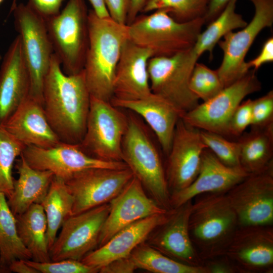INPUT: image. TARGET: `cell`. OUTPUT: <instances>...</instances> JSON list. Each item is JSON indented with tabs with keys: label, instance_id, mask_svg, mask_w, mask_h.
Instances as JSON below:
<instances>
[{
	"label": "cell",
	"instance_id": "1",
	"mask_svg": "<svg viewBox=\"0 0 273 273\" xmlns=\"http://www.w3.org/2000/svg\"><path fill=\"white\" fill-rule=\"evenodd\" d=\"M42 95L47 118L60 141L80 144L85 132L90 101L83 70L73 75L65 74L53 54Z\"/></svg>",
	"mask_w": 273,
	"mask_h": 273
},
{
	"label": "cell",
	"instance_id": "2",
	"mask_svg": "<svg viewBox=\"0 0 273 273\" xmlns=\"http://www.w3.org/2000/svg\"><path fill=\"white\" fill-rule=\"evenodd\" d=\"M88 44L83 71L92 97L110 102L116 68L123 47L128 39L127 25L111 17L88 13Z\"/></svg>",
	"mask_w": 273,
	"mask_h": 273
},
{
	"label": "cell",
	"instance_id": "3",
	"mask_svg": "<svg viewBox=\"0 0 273 273\" xmlns=\"http://www.w3.org/2000/svg\"><path fill=\"white\" fill-rule=\"evenodd\" d=\"M194 198L189 220L194 247L202 260L225 254L239 226L226 194L204 193Z\"/></svg>",
	"mask_w": 273,
	"mask_h": 273
},
{
	"label": "cell",
	"instance_id": "4",
	"mask_svg": "<svg viewBox=\"0 0 273 273\" xmlns=\"http://www.w3.org/2000/svg\"><path fill=\"white\" fill-rule=\"evenodd\" d=\"M205 24L204 17L178 22L166 11L138 15L127 25L128 40L151 51L153 57L170 56L191 48Z\"/></svg>",
	"mask_w": 273,
	"mask_h": 273
},
{
	"label": "cell",
	"instance_id": "5",
	"mask_svg": "<svg viewBox=\"0 0 273 273\" xmlns=\"http://www.w3.org/2000/svg\"><path fill=\"white\" fill-rule=\"evenodd\" d=\"M122 160L160 206L170 210V194L160 155L135 118H128L122 142Z\"/></svg>",
	"mask_w": 273,
	"mask_h": 273
},
{
	"label": "cell",
	"instance_id": "6",
	"mask_svg": "<svg viewBox=\"0 0 273 273\" xmlns=\"http://www.w3.org/2000/svg\"><path fill=\"white\" fill-rule=\"evenodd\" d=\"M88 13L84 0H68L58 14L45 19L54 54L67 75L83 70L88 44Z\"/></svg>",
	"mask_w": 273,
	"mask_h": 273
},
{
	"label": "cell",
	"instance_id": "7",
	"mask_svg": "<svg viewBox=\"0 0 273 273\" xmlns=\"http://www.w3.org/2000/svg\"><path fill=\"white\" fill-rule=\"evenodd\" d=\"M11 12L29 72V95L43 104V82L54 54L46 20L27 4H16Z\"/></svg>",
	"mask_w": 273,
	"mask_h": 273
},
{
	"label": "cell",
	"instance_id": "8",
	"mask_svg": "<svg viewBox=\"0 0 273 273\" xmlns=\"http://www.w3.org/2000/svg\"><path fill=\"white\" fill-rule=\"evenodd\" d=\"M197 62L190 49L170 56L152 57L148 63L151 92L170 102L183 114L195 108L199 99L191 92L189 81Z\"/></svg>",
	"mask_w": 273,
	"mask_h": 273
},
{
	"label": "cell",
	"instance_id": "9",
	"mask_svg": "<svg viewBox=\"0 0 273 273\" xmlns=\"http://www.w3.org/2000/svg\"><path fill=\"white\" fill-rule=\"evenodd\" d=\"M127 124L128 118L110 102L90 96L86 130L79 144L95 158L122 161V142Z\"/></svg>",
	"mask_w": 273,
	"mask_h": 273
},
{
	"label": "cell",
	"instance_id": "10",
	"mask_svg": "<svg viewBox=\"0 0 273 273\" xmlns=\"http://www.w3.org/2000/svg\"><path fill=\"white\" fill-rule=\"evenodd\" d=\"M255 71L250 70L244 76L224 87L213 97L185 113L181 119L199 129L214 132L225 138L229 136L230 120L237 107L246 97L261 88Z\"/></svg>",
	"mask_w": 273,
	"mask_h": 273
},
{
	"label": "cell",
	"instance_id": "11",
	"mask_svg": "<svg viewBox=\"0 0 273 273\" xmlns=\"http://www.w3.org/2000/svg\"><path fill=\"white\" fill-rule=\"evenodd\" d=\"M249 1L254 8L252 20L241 30L227 33L217 43L223 52V58L216 70L224 87L250 70L245 57L259 33L273 24V0Z\"/></svg>",
	"mask_w": 273,
	"mask_h": 273
},
{
	"label": "cell",
	"instance_id": "12",
	"mask_svg": "<svg viewBox=\"0 0 273 273\" xmlns=\"http://www.w3.org/2000/svg\"><path fill=\"white\" fill-rule=\"evenodd\" d=\"M225 194L239 226L272 225L273 165L249 174Z\"/></svg>",
	"mask_w": 273,
	"mask_h": 273
},
{
	"label": "cell",
	"instance_id": "13",
	"mask_svg": "<svg viewBox=\"0 0 273 273\" xmlns=\"http://www.w3.org/2000/svg\"><path fill=\"white\" fill-rule=\"evenodd\" d=\"M109 203L69 216L50 250L51 261L71 259L81 261L98 245Z\"/></svg>",
	"mask_w": 273,
	"mask_h": 273
},
{
	"label": "cell",
	"instance_id": "14",
	"mask_svg": "<svg viewBox=\"0 0 273 273\" xmlns=\"http://www.w3.org/2000/svg\"><path fill=\"white\" fill-rule=\"evenodd\" d=\"M133 176L128 167L93 168L74 173L64 180L73 199L71 215L109 203Z\"/></svg>",
	"mask_w": 273,
	"mask_h": 273
},
{
	"label": "cell",
	"instance_id": "15",
	"mask_svg": "<svg viewBox=\"0 0 273 273\" xmlns=\"http://www.w3.org/2000/svg\"><path fill=\"white\" fill-rule=\"evenodd\" d=\"M21 155L32 168L50 171L64 180L74 173L87 169L128 167L123 161H106L92 157L85 153L79 144L61 142L48 148L26 146Z\"/></svg>",
	"mask_w": 273,
	"mask_h": 273
},
{
	"label": "cell",
	"instance_id": "16",
	"mask_svg": "<svg viewBox=\"0 0 273 273\" xmlns=\"http://www.w3.org/2000/svg\"><path fill=\"white\" fill-rule=\"evenodd\" d=\"M205 148L207 147L202 140L200 129L180 118L167 155L165 174L170 194L186 188L195 180Z\"/></svg>",
	"mask_w": 273,
	"mask_h": 273
},
{
	"label": "cell",
	"instance_id": "17",
	"mask_svg": "<svg viewBox=\"0 0 273 273\" xmlns=\"http://www.w3.org/2000/svg\"><path fill=\"white\" fill-rule=\"evenodd\" d=\"M109 203V212L100 234L99 247L130 224L147 217L169 211L148 197L141 183L134 175Z\"/></svg>",
	"mask_w": 273,
	"mask_h": 273
},
{
	"label": "cell",
	"instance_id": "18",
	"mask_svg": "<svg viewBox=\"0 0 273 273\" xmlns=\"http://www.w3.org/2000/svg\"><path fill=\"white\" fill-rule=\"evenodd\" d=\"M225 254L240 273H272V225L239 226Z\"/></svg>",
	"mask_w": 273,
	"mask_h": 273
},
{
	"label": "cell",
	"instance_id": "19",
	"mask_svg": "<svg viewBox=\"0 0 273 273\" xmlns=\"http://www.w3.org/2000/svg\"><path fill=\"white\" fill-rule=\"evenodd\" d=\"M192 200L172 209L171 214L162 224L155 229L146 240L149 245L175 260L194 266H202L191 241L189 220Z\"/></svg>",
	"mask_w": 273,
	"mask_h": 273
},
{
	"label": "cell",
	"instance_id": "20",
	"mask_svg": "<svg viewBox=\"0 0 273 273\" xmlns=\"http://www.w3.org/2000/svg\"><path fill=\"white\" fill-rule=\"evenodd\" d=\"M249 174L241 167L224 165L208 148H205L197 176L186 188L170 194L171 207L177 208L204 193H226Z\"/></svg>",
	"mask_w": 273,
	"mask_h": 273
},
{
	"label": "cell",
	"instance_id": "21",
	"mask_svg": "<svg viewBox=\"0 0 273 273\" xmlns=\"http://www.w3.org/2000/svg\"><path fill=\"white\" fill-rule=\"evenodd\" d=\"M30 78L18 35L5 54L0 67V124L4 125L29 96Z\"/></svg>",
	"mask_w": 273,
	"mask_h": 273
},
{
	"label": "cell",
	"instance_id": "22",
	"mask_svg": "<svg viewBox=\"0 0 273 273\" xmlns=\"http://www.w3.org/2000/svg\"><path fill=\"white\" fill-rule=\"evenodd\" d=\"M152 57L150 50L126 41L116 68L112 99L134 100L152 93L148 72Z\"/></svg>",
	"mask_w": 273,
	"mask_h": 273
},
{
	"label": "cell",
	"instance_id": "23",
	"mask_svg": "<svg viewBox=\"0 0 273 273\" xmlns=\"http://www.w3.org/2000/svg\"><path fill=\"white\" fill-rule=\"evenodd\" d=\"M172 209L165 213L147 217L124 228L81 261L99 271L100 268L112 260L129 256L136 246L146 241L155 229L167 220Z\"/></svg>",
	"mask_w": 273,
	"mask_h": 273
},
{
	"label": "cell",
	"instance_id": "24",
	"mask_svg": "<svg viewBox=\"0 0 273 273\" xmlns=\"http://www.w3.org/2000/svg\"><path fill=\"white\" fill-rule=\"evenodd\" d=\"M111 103L142 117L155 134L164 153L167 155L176 124L183 113L170 102L152 92L141 99L121 100L112 99Z\"/></svg>",
	"mask_w": 273,
	"mask_h": 273
},
{
	"label": "cell",
	"instance_id": "25",
	"mask_svg": "<svg viewBox=\"0 0 273 273\" xmlns=\"http://www.w3.org/2000/svg\"><path fill=\"white\" fill-rule=\"evenodd\" d=\"M3 125L26 146L48 148L61 142L48 121L43 104L29 95Z\"/></svg>",
	"mask_w": 273,
	"mask_h": 273
},
{
	"label": "cell",
	"instance_id": "26",
	"mask_svg": "<svg viewBox=\"0 0 273 273\" xmlns=\"http://www.w3.org/2000/svg\"><path fill=\"white\" fill-rule=\"evenodd\" d=\"M16 168L19 174L8 197V204L15 216L26 211L32 204L40 203L50 188L54 174L31 167L21 154Z\"/></svg>",
	"mask_w": 273,
	"mask_h": 273
},
{
	"label": "cell",
	"instance_id": "27",
	"mask_svg": "<svg viewBox=\"0 0 273 273\" xmlns=\"http://www.w3.org/2000/svg\"><path fill=\"white\" fill-rule=\"evenodd\" d=\"M240 165L248 174L263 171L273 165V124L251 128L238 140Z\"/></svg>",
	"mask_w": 273,
	"mask_h": 273
},
{
	"label": "cell",
	"instance_id": "28",
	"mask_svg": "<svg viewBox=\"0 0 273 273\" xmlns=\"http://www.w3.org/2000/svg\"><path fill=\"white\" fill-rule=\"evenodd\" d=\"M19 236L31 255L39 262L51 261L47 240V221L39 203L32 204L26 211L15 216Z\"/></svg>",
	"mask_w": 273,
	"mask_h": 273
},
{
	"label": "cell",
	"instance_id": "29",
	"mask_svg": "<svg viewBox=\"0 0 273 273\" xmlns=\"http://www.w3.org/2000/svg\"><path fill=\"white\" fill-rule=\"evenodd\" d=\"M40 204L46 216L50 250L64 221L72 214L73 199L64 180L54 175L48 191Z\"/></svg>",
	"mask_w": 273,
	"mask_h": 273
},
{
	"label": "cell",
	"instance_id": "30",
	"mask_svg": "<svg viewBox=\"0 0 273 273\" xmlns=\"http://www.w3.org/2000/svg\"><path fill=\"white\" fill-rule=\"evenodd\" d=\"M237 2L230 0L219 15L198 35L190 49L193 56L197 60L206 52L212 56L216 44L227 33L241 29L247 24L243 16L236 12Z\"/></svg>",
	"mask_w": 273,
	"mask_h": 273
},
{
	"label": "cell",
	"instance_id": "31",
	"mask_svg": "<svg viewBox=\"0 0 273 273\" xmlns=\"http://www.w3.org/2000/svg\"><path fill=\"white\" fill-rule=\"evenodd\" d=\"M17 259H31V255L21 240L16 218L11 210L6 195L0 192V267L8 270L12 262Z\"/></svg>",
	"mask_w": 273,
	"mask_h": 273
},
{
	"label": "cell",
	"instance_id": "32",
	"mask_svg": "<svg viewBox=\"0 0 273 273\" xmlns=\"http://www.w3.org/2000/svg\"><path fill=\"white\" fill-rule=\"evenodd\" d=\"M130 256L137 268L154 273H206L203 266H194L172 259L145 241L136 246Z\"/></svg>",
	"mask_w": 273,
	"mask_h": 273
},
{
	"label": "cell",
	"instance_id": "33",
	"mask_svg": "<svg viewBox=\"0 0 273 273\" xmlns=\"http://www.w3.org/2000/svg\"><path fill=\"white\" fill-rule=\"evenodd\" d=\"M210 0H147L141 12L166 11L178 22L204 17Z\"/></svg>",
	"mask_w": 273,
	"mask_h": 273
},
{
	"label": "cell",
	"instance_id": "34",
	"mask_svg": "<svg viewBox=\"0 0 273 273\" xmlns=\"http://www.w3.org/2000/svg\"><path fill=\"white\" fill-rule=\"evenodd\" d=\"M25 147L0 124V192L7 197L13 188V165Z\"/></svg>",
	"mask_w": 273,
	"mask_h": 273
},
{
	"label": "cell",
	"instance_id": "35",
	"mask_svg": "<svg viewBox=\"0 0 273 273\" xmlns=\"http://www.w3.org/2000/svg\"><path fill=\"white\" fill-rule=\"evenodd\" d=\"M191 92L203 102L213 97L223 88L216 70L197 62L189 81Z\"/></svg>",
	"mask_w": 273,
	"mask_h": 273
},
{
	"label": "cell",
	"instance_id": "36",
	"mask_svg": "<svg viewBox=\"0 0 273 273\" xmlns=\"http://www.w3.org/2000/svg\"><path fill=\"white\" fill-rule=\"evenodd\" d=\"M202 140L214 155L224 165L241 167L240 146L238 141H231L225 137L210 131L200 129Z\"/></svg>",
	"mask_w": 273,
	"mask_h": 273
},
{
	"label": "cell",
	"instance_id": "37",
	"mask_svg": "<svg viewBox=\"0 0 273 273\" xmlns=\"http://www.w3.org/2000/svg\"><path fill=\"white\" fill-rule=\"evenodd\" d=\"M38 273H96L99 270L87 265L81 261L66 259L58 261L39 262L31 259L25 260Z\"/></svg>",
	"mask_w": 273,
	"mask_h": 273
},
{
	"label": "cell",
	"instance_id": "38",
	"mask_svg": "<svg viewBox=\"0 0 273 273\" xmlns=\"http://www.w3.org/2000/svg\"><path fill=\"white\" fill-rule=\"evenodd\" d=\"M251 128H261L273 124V91L254 100L252 104Z\"/></svg>",
	"mask_w": 273,
	"mask_h": 273
},
{
	"label": "cell",
	"instance_id": "39",
	"mask_svg": "<svg viewBox=\"0 0 273 273\" xmlns=\"http://www.w3.org/2000/svg\"><path fill=\"white\" fill-rule=\"evenodd\" d=\"M252 100L249 99L242 102L237 107L230 120L229 136L238 138L250 126L252 118Z\"/></svg>",
	"mask_w": 273,
	"mask_h": 273
},
{
	"label": "cell",
	"instance_id": "40",
	"mask_svg": "<svg viewBox=\"0 0 273 273\" xmlns=\"http://www.w3.org/2000/svg\"><path fill=\"white\" fill-rule=\"evenodd\" d=\"M206 273H240L237 266L225 255L203 260Z\"/></svg>",
	"mask_w": 273,
	"mask_h": 273
},
{
	"label": "cell",
	"instance_id": "41",
	"mask_svg": "<svg viewBox=\"0 0 273 273\" xmlns=\"http://www.w3.org/2000/svg\"><path fill=\"white\" fill-rule=\"evenodd\" d=\"M64 0H28L27 3L44 19L57 15L60 12ZM13 0L11 9L16 4Z\"/></svg>",
	"mask_w": 273,
	"mask_h": 273
},
{
	"label": "cell",
	"instance_id": "42",
	"mask_svg": "<svg viewBox=\"0 0 273 273\" xmlns=\"http://www.w3.org/2000/svg\"><path fill=\"white\" fill-rule=\"evenodd\" d=\"M111 18L115 22L126 25L129 0H104Z\"/></svg>",
	"mask_w": 273,
	"mask_h": 273
},
{
	"label": "cell",
	"instance_id": "43",
	"mask_svg": "<svg viewBox=\"0 0 273 273\" xmlns=\"http://www.w3.org/2000/svg\"><path fill=\"white\" fill-rule=\"evenodd\" d=\"M138 269L130 255L119 258L100 268L101 273H132Z\"/></svg>",
	"mask_w": 273,
	"mask_h": 273
},
{
	"label": "cell",
	"instance_id": "44",
	"mask_svg": "<svg viewBox=\"0 0 273 273\" xmlns=\"http://www.w3.org/2000/svg\"><path fill=\"white\" fill-rule=\"evenodd\" d=\"M273 61V38L270 37L264 43L259 55L247 62L249 69L256 71L263 64Z\"/></svg>",
	"mask_w": 273,
	"mask_h": 273
},
{
	"label": "cell",
	"instance_id": "45",
	"mask_svg": "<svg viewBox=\"0 0 273 273\" xmlns=\"http://www.w3.org/2000/svg\"><path fill=\"white\" fill-rule=\"evenodd\" d=\"M230 0H210L204 18L206 23H210L221 12Z\"/></svg>",
	"mask_w": 273,
	"mask_h": 273
},
{
	"label": "cell",
	"instance_id": "46",
	"mask_svg": "<svg viewBox=\"0 0 273 273\" xmlns=\"http://www.w3.org/2000/svg\"><path fill=\"white\" fill-rule=\"evenodd\" d=\"M147 0H129L126 25L131 23L142 12Z\"/></svg>",
	"mask_w": 273,
	"mask_h": 273
},
{
	"label": "cell",
	"instance_id": "47",
	"mask_svg": "<svg viewBox=\"0 0 273 273\" xmlns=\"http://www.w3.org/2000/svg\"><path fill=\"white\" fill-rule=\"evenodd\" d=\"M8 271L16 273H38L23 259H17L12 262L8 267Z\"/></svg>",
	"mask_w": 273,
	"mask_h": 273
},
{
	"label": "cell",
	"instance_id": "48",
	"mask_svg": "<svg viewBox=\"0 0 273 273\" xmlns=\"http://www.w3.org/2000/svg\"><path fill=\"white\" fill-rule=\"evenodd\" d=\"M88 1L93 7L92 10L98 17L101 18H107L110 17L104 0Z\"/></svg>",
	"mask_w": 273,
	"mask_h": 273
},
{
	"label": "cell",
	"instance_id": "49",
	"mask_svg": "<svg viewBox=\"0 0 273 273\" xmlns=\"http://www.w3.org/2000/svg\"><path fill=\"white\" fill-rule=\"evenodd\" d=\"M3 1H4V0H0V5H1V4L3 2ZM1 55H0V60H1Z\"/></svg>",
	"mask_w": 273,
	"mask_h": 273
},
{
	"label": "cell",
	"instance_id": "50",
	"mask_svg": "<svg viewBox=\"0 0 273 273\" xmlns=\"http://www.w3.org/2000/svg\"><path fill=\"white\" fill-rule=\"evenodd\" d=\"M0 271H2V270H1V267H0Z\"/></svg>",
	"mask_w": 273,
	"mask_h": 273
}]
</instances>
